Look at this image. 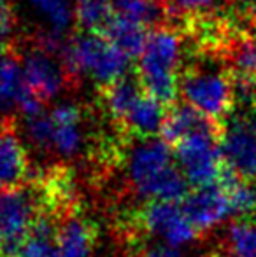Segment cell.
Wrapping results in <instances>:
<instances>
[{"label":"cell","mask_w":256,"mask_h":257,"mask_svg":"<svg viewBox=\"0 0 256 257\" xmlns=\"http://www.w3.org/2000/svg\"><path fill=\"white\" fill-rule=\"evenodd\" d=\"M127 175L146 201H181L188 193L190 184L178 166L174 147L165 139H140L128 154Z\"/></svg>","instance_id":"obj_1"},{"label":"cell","mask_w":256,"mask_h":257,"mask_svg":"<svg viewBox=\"0 0 256 257\" xmlns=\"http://www.w3.org/2000/svg\"><path fill=\"white\" fill-rule=\"evenodd\" d=\"M183 41L178 30L156 27L149 32L139 56L137 79L151 96L163 105H172L179 95V65Z\"/></svg>","instance_id":"obj_2"},{"label":"cell","mask_w":256,"mask_h":257,"mask_svg":"<svg viewBox=\"0 0 256 257\" xmlns=\"http://www.w3.org/2000/svg\"><path fill=\"white\" fill-rule=\"evenodd\" d=\"M60 58L67 75H86L104 88L127 77L130 67L128 54L118 49L104 35L93 32H84L68 39Z\"/></svg>","instance_id":"obj_3"},{"label":"cell","mask_w":256,"mask_h":257,"mask_svg":"<svg viewBox=\"0 0 256 257\" xmlns=\"http://www.w3.org/2000/svg\"><path fill=\"white\" fill-rule=\"evenodd\" d=\"M179 95L205 117L221 122L235 107L233 72L197 63L179 75Z\"/></svg>","instance_id":"obj_4"},{"label":"cell","mask_w":256,"mask_h":257,"mask_svg":"<svg viewBox=\"0 0 256 257\" xmlns=\"http://www.w3.org/2000/svg\"><path fill=\"white\" fill-rule=\"evenodd\" d=\"M223 124L195 132L174 144L178 166L192 187L218 184L226 172V163L221 154Z\"/></svg>","instance_id":"obj_5"},{"label":"cell","mask_w":256,"mask_h":257,"mask_svg":"<svg viewBox=\"0 0 256 257\" xmlns=\"http://www.w3.org/2000/svg\"><path fill=\"white\" fill-rule=\"evenodd\" d=\"M219 144L226 166L242 180L256 182V107L230 114Z\"/></svg>","instance_id":"obj_6"},{"label":"cell","mask_w":256,"mask_h":257,"mask_svg":"<svg viewBox=\"0 0 256 257\" xmlns=\"http://www.w3.org/2000/svg\"><path fill=\"white\" fill-rule=\"evenodd\" d=\"M39 217V201L30 189L16 187L0 193V255L11 257L32 234Z\"/></svg>","instance_id":"obj_7"},{"label":"cell","mask_w":256,"mask_h":257,"mask_svg":"<svg viewBox=\"0 0 256 257\" xmlns=\"http://www.w3.org/2000/svg\"><path fill=\"white\" fill-rule=\"evenodd\" d=\"M42 100L28 88L23 63L9 48H0V115L21 114L25 119L42 112Z\"/></svg>","instance_id":"obj_8"},{"label":"cell","mask_w":256,"mask_h":257,"mask_svg":"<svg viewBox=\"0 0 256 257\" xmlns=\"http://www.w3.org/2000/svg\"><path fill=\"white\" fill-rule=\"evenodd\" d=\"M140 219L147 233L172 248L190 245L200 234L181 201H147Z\"/></svg>","instance_id":"obj_9"},{"label":"cell","mask_w":256,"mask_h":257,"mask_svg":"<svg viewBox=\"0 0 256 257\" xmlns=\"http://www.w3.org/2000/svg\"><path fill=\"white\" fill-rule=\"evenodd\" d=\"M181 205L198 233L214 229L232 215L230 194L221 182L193 187L181 200Z\"/></svg>","instance_id":"obj_10"},{"label":"cell","mask_w":256,"mask_h":257,"mask_svg":"<svg viewBox=\"0 0 256 257\" xmlns=\"http://www.w3.org/2000/svg\"><path fill=\"white\" fill-rule=\"evenodd\" d=\"M21 63H23V74L28 88L42 102H49L60 95L65 86L67 72L63 65L55 60V54L46 53L44 49L35 46L25 54Z\"/></svg>","instance_id":"obj_11"},{"label":"cell","mask_w":256,"mask_h":257,"mask_svg":"<svg viewBox=\"0 0 256 257\" xmlns=\"http://www.w3.org/2000/svg\"><path fill=\"white\" fill-rule=\"evenodd\" d=\"M51 117V144L49 151L60 158L70 159L81 153L84 146L82 114L75 103L63 102L49 110Z\"/></svg>","instance_id":"obj_12"},{"label":"cell","mask_w":256,"mask_h":257,"mask_svg":"<svg viewBox=\"0 0 256 257\" xmlns=\"http://www.w3.org/2000/svg\"><path fill=\"white\" fill-rule=\"evenodd\" d=\"M167 105L158 102L154 96L144 89L139 96L132 102V105L127 108L121 119L118 122L135 133L140 139L146 137H156V133L161 132L165 124V117H167Z\"/></svg>","instance_id":"obj_13"},{"label":"cell","mask_w":256,"mask_h":257,"mask_svg":"<svg viewBox=\"0 0 256 257\" xmlns=\"http://www.w3.org/2000/svg\"><path fill=\"white\" fill-rule=\"evenodd\" d=\"M28 168V154L23 142L9 130H0V193L23 186Z\"/></svg>","instance_id":"obj_14"},{"label":"cell","mask_w":256,"mask_h":257,"mask_svg":"<svg viewBox=\"0 0 256 257\" xmlns=\"http://www.w3.org/2000/svg\"><path fill=\"white\" fill-rule=\"evenodd\" d=\"M95 243V233L90 222L70 217L56 229L55 257H90Z\"/></svg>","instance_id":"obj_15"},{"label":"cell","mask_w":256,"mask_h":257,"mask_svg":"<svg viewBox=\"0 0 256 257\" xmlns=\"http://www.w3.org/2000/svg\"><path fill=\"white\" fill-rule=\"evenodd\" d=\"M216 124H221V122H216L212 119L205 117L202 112H198L192 105L179 103L174 105L167 112L165 124L161 128V135H163V139L170 146H174V144H178L185 137L192 135L195 132H200V130L211 128V126Z\"/></svg>","instance_id":"obj_16"},{"label":"cell","mask_w":256,"mask_h":257,"mask_svg":"<svg viewBox=\"0 0 256 257\" xmlns=\"http://www.w3.org/2000/svg\"><path fill=\"white\" fill-rule=\"evenodd\" d=\"M100 35H104L107 41L113 42L118 49H121L130 58H135L140 56V53L144 51L149 34H147V28H144L142 25L133 23V21L114 14L113 20L100 32Z\"/></svg>","instance_id":"obj_17"},{"label":"cell","mask_w":256,"mask_h":257,"mask_svg":"<svg viewBox=\"0 0 256 257\" xmlns=\"http://www.w3.org/2000/svg\"><path fill=\"white\" fill-rule=\"evenodd\" d=\"M118 16L142 25L144 28H156L170 14L165 0H111Z\"/></svg>","instance_id":"obj_18"},{"label":"cell","mask_w":256,"mask_h":257,"mask_svg":"<svg viewBox=\"0 0 256 257\" xmlns=\"http://www.w3.org/2000/svg\"><path fill=\"white\" fill-rule=\"evenodd\" d=\"M219 182L226 187L230 194L232 215H235L237 220H247L256 224V182L242 180L228 166Z\"/></svg>","instance_id":"obj_19"},{"label":"cell","mask_w":256,"mask_h":257,"mask_svg":"<svg viewBox=\"0 0 256 257\" xmlns=\"http://www.w3.org/2000/svg\"><path fill=\"white\" fill-rule=\"evenodd\" d=\"M114 7L111 0H75L74 18L81 30L100 34L106 25L114 18Z\"/></svg>","instance_id":"obj_20"},{"label":"cell","mask_w":256,"mask_h":257,"mask_svg":"<svg viewBox=\"0 0 256 257\" xmlns=\"http://www.w3.org/2000/svg\"><path fill=\"white\" fill-rule=\"evenodd\" d=\"M55 224L41 215L32 234L11 257H55Z\"/></svg>","instance_id":"obj_21"},{"label":"cell","mask_w":256,"mask_h":257,"mask_svg":"<svg viewBox=\"0 0 256 257\" xmlns=\"http://www.w3.org/2000/svg\"><path fill=\"white\" fill-rule=\"evenodd\" d=\"M28 2L39 16L44 18L48 30L65 34L70 28L72 21H75L70 0H28Z\"/></svg>","instance_id":"obj_22"},{"label":"cell","mask_w":256,"mask_h":257,"mask_svg":"<svg viewBox=\"0 0 256 257\" xmlns=\"http://www.w3.org/2000/svg\"><path fill=\"white\" fill-rule=\"evenodd\" d=\"M230 257H256V224L247 220H233L228 227Z\"/></svg>","instance_id":"obj_23"},{"label":"cell","mask_w":256,"mask_h":257,"mask_svg":"<svg viewBox=\"0 0 256 257\" xmlns=\"http://www.w3.org/2000/svg\"><path fill=\"white\" fill-rule=\"evenodd\" d=\"M25 132H27L28 140L35 147L49 151V144H51V117H49V112L48 114L41 112L34 117L25 119Z\"/></svg>","instance_id":"obj_24"},{"label":"cell","mask_w":256,"mask_h":257,"mask_svg":"<svg viewBox=\"0 0 256 257\" xmlns=\"http://www.w3.org/2000/svg\"><path fill=\"white\" fill-rule=\"evenodd\" d=\"M228 0H172L176 9L181 11V13L193 14V16L214 14Z\"/></svg>","instance_id":"obj_25"},{"label":"cell","mask_w":256,"mask_h":257,"mask_svg":"<svg viewBox=\"0 0 256 257\" xmlns=\"http://www.w3.org/2000/svg\"><path fill=\"white\" fill-rule=\"evenodd\" d=\"M14 23L16 20H14L13 7L6 0H0V48H6V42L9 41L14 30Z\"/></svg>","instance_id":"obj_26"},{"label":"cell","mask_w":256,"mask_h":257,"mask_svg":"<svg viewBox=\"0 0 256 257\" xmlns=\"http://www.w3.org/2000/svg\"><path fill=\"white\" fill-rule=\"evenodd\" d=\"M139 257H183L179 248H172L168 245H158V247H151L146 252H142Z\"/></svg>","instance_id":"obj_27"},{"label":"cell","mask_w":256,"mask_h":257,"mask_svg":"<svg viewBox=\"0 0 256 257\" xmlns=\"http://www.w3.org/2000/svg\"><path fill=\"white\" fill-rule=\"evenodd\" d=\"M254 0H228V4H232L235 7V11L240 14V16L247 18V13H249L251 6H253Z\"/></svg>","instance_id":"obj_28"},{"label":"cell","mask_w":256,"mask_h":257,"mask_svg":"<svg viewBox=\"0 0 256 257\" xmlns=\"http://www.w3.org/2000/svg\"><path fill=\"white\" fill-rule=\"evenodd\" d=\"M205 257H219V255H205Z\"/></svg>","instance_id":"obj_29"}]
</instances>
